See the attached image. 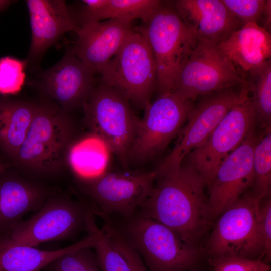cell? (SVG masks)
Wrapping results in <instances>:
<instances>
[{"instance_id":"37","label":"cell","mask_w":271,"mask_h":271,"mask_svg":"<svg viewBox=\"0 0 271 271\" xmlns=\"http://www.w3.org/2000/svg\"><path fill=\"white\" fill-rule=\"evenodd\" d=\"M185 271H203V270H197V269H196L195 268H192V269L186 270Z\"/></svg>"},{"instance_id":"5","label":"cell","mask_w":271,"mask_h":271,"mask_svg":"<svg viewBox=\"0 0 271 271\" xmlns=\"http://www.w3.org/2000/svg\"><path fill=\"white\" fill-rule=\"evenodd\" d=\"M260 200L253 192H246L214 221L204 251L208 260L235 256L263 260Z\"/></svg>"},{"instance_id":"15","label":"cell","mask_w":271,"mask_h":271,"mask_svg":"<svg viewBox=\"0 0 271 271\" xmlns=\"http://www.w3.org/2000/svg\"><path fill=\"white\" fill-rule=\"evenodd\" d=\"M39 87L64 112L83 107L95 88L94 75L67 49L62 59L40 73Z\"/></svg>"},{"instance_id":"28","label":"cell","mask_w":271,"mask_h":271,"mask_svg":"<svg viewBox=\"0 0 271 271\" xmlns=\"http://www.w3.org/2000/svg\"><path fill=\"white\" fill-rule=\"evenodd\" d=\"M27 64V59L21 60L11 56L0 58V94H15L21 90Z\"/></svg>"},{"instance_id":"30","label":"cell","mask_w":271,"mask_h":271,"mask_svg":"<svg viewBox=\"0 0 271 271\" xmlns=\"http://www.w3.org/2000/svg\"><path fill=\"white\" fill-rule=\"evenodd\" d=\"M229 12L242 24L258 23L266 0H221Z\"/></svg>"},{"instance_id":"22","label":"cell","mask_w":271,"mask_h":271,"mask_svg":"<svg viewBox=\"0 0 271 271\" xmlns=\"http://www.w3.org/2000/svg\"><path fill=\"white\" fill-rule=\"evenodd\" d=\"M35 107L36 103L0 97V151L10 161L25 139Z\"/></svg>"},{"instance_id":"20","label":"cell","mask_w":271,"mask_h":271,"mask_svg":"<svg viewBox=\"0 0 271 271\" xmlns=\"http://www.w3.org/2000/svg\"><path fill=\"white\" fill-rule=\"evenodd\" d=\"M242 77L271 57L270 33L256 23L244 24L217 44Z\"/></svg>"},{"instance_id":"33","label":"cell","mask_w":271,"mask_h":271,"mask_svg":"<svg viewBox=\"0 0 271 271\" xmlns=\"http://www.w3.org/2000/svg\"><path fill=\"white\" fill-rule=\"evenodd\" d=\"M111 240L128 261L131 271H149L140 255L120 233L116 232Z\"/></svg>"},{"instance_id":"9","label":"cell","mask_w":271,"mask_h":271,"mask_svg":"<svg viewBox=\"0 0 271 271\" xmlns=\"http://www.w3.org/2000/svg\"><path fill=\"white\" fill-rule=\"evenodd\" d=\"M241 87L238 102L206 141L183 160L204 179L207 186L221 163L254 130L256 115L249 91L245 84Z\"/></svg>"},{"instance_id":"29","label":"cell","mask_w":271,"mask_h":271,"mask_svg":"<svg viewBox=\"0 0 271 271\" xmlns=\"http://www.w3.org/2000/svg\"><path fill=\"white\" fill-rule=\"evenodd\" d=\"M101 230V236L93 248L101 271H131L126 258Z\"/></svg>"},{"instance_id":"1","label":"cell","mask_w":271,"mask_h":271,"mask_svg":"<svg viewBox=\"0 0 271 271\" xmlns=\"http://www.w3.org/2000/svg\"><path fill=\"white\" fill-rule=\"evenodd\" d=\"M155 170L152 190L139 215L162 223L201 250L202 240L212 224L205 193L206 182L184 163L176 168Z\"/></svg>"},{"instance_id":"31","label":"cell","mask_w":271,"mask_h":271,"mask_svg":"<svg viewBox=\"0 0 271 271\" xmlns=\"http://www.w3.org/2000/svg\"><path fill=\"white\" fill-rule=\"evenodd\" d=\"M213 271H270L269 263L261 259L228 256L209 259Z\"/></svg>"},{"instance_id":"23","label":"cell","mask_w":271,"mask_h":271,"mask_svg":"<svg viewBox=\"0 0 271 271\" xmlns=\"http://www.w3.org/2000/svg\"><path fill=\"white\" fill-rule=\"evenodd\" d=\"M85 239L55 250H41L20 244L7 232L0 234V271H41L61 255L82 244Z\"/></svg>"},{"instance_id":"4","label":"cell","mask_w":271,"mask_h":271,"mask_svg":"<svg viewBox=\"0 0 271 271\" xmlns=\"http://www.w3.org/2000/svg\"><path fill=\"white\" fill-rule=\"evenodd\" d=\"M125 220L118 229L149 271H185L201 260V250L157 220L139 214Z\"/></svg>"},{"instance_id":"27","label":"cell","mask_w":271,"mask_h":271,"mask_svg":"<svg viewBox=\"0 0 271 271\" xmlns=\"http://www.w3.org/2000/svg\"><path fill=\"white\" fill-rule=\"evenodd\" d=\"M253 193L260 199L270 197L271 190V129L264 131L254 149Z\"/></svg>"},{"instance_id":"18","label":"cell","mask_w":271,"mask_h":271,"mask_svg":"<svg viewBox=\"0 0 271 271\" xmlns=\"http://www.w3.org/2000/svg\"><path fill=\"white\" fill-rule=\"evenodd\" d=\"M8 169L0 176V234L12 229L26 214L39 210L53 194L43 184Z\"/></svg>"},{"instance_id":"6","label":"cell","mask_w":271,"mask_h":271,"mask_svg":"<svg viewBox=\"0 0 271 271\" xmlns=\"http://www.w3.org/2000/svg\"><path fill=\"white\" fill-rule=\"evenodd\" d=\"M99 74L100 82L144 109L150 103L152 94L157 89L153 53L145 38L133 28Z\"/></svg>"},{"instance_id":"3","label":"cell","mask_w":271,"mask_h":271,"mask_svg":"<svg viewBox=\"0 0 271 271\" xmlns=\"http://www.w3.org/2000/svg\"><path fill=\"white\" fill-rule=\"evenodd\" d=\"M153 53L159 93L172 92L178 76L199 38L184 24L171 2H163L151 19L133 27Z\"/></svg>"},{"instance_id":"21","label":"cell","mask_w":271,"mask_h":271,"mask_svg":"<svg viewBox=\"0 0 271 271\" xmlns=\"http://www.w3.org/2000/svg\"><path fill=\"white\" fill-rule=\"evenodd\" d=\"M110 153L105 143L91 132L73 139L67 151L66 164L81 184L88 182L107 171Z\"/></svg>"},{"instance_id":"25","label":"cell","mask_w":271,"mask_h":271,"mask_svg":"<svg viewBox=\"0 0 271 271\" xmlns=\"http://www.w3.org/2000/svg\"><path fill=\"white\" fill-rule=\"evenodd\" d=\"M101 235V229L97 228L82 244L53 260L43 271H101L92 250Z\"/></svg>"},{"instance_id":"7","label":"cell","mask_w":271,"mask_h":271,"mask_svg":"<svg viewBox=\"0 0 271 271\" xmlns=\"http://www.w3.org/2000/svg\"><path fill=\"white\" fill-rule=\"evenodd\" d=\"M35 212L6 232L20 244L35 247L71 239L82 231L88 233L95 223L90 205L53 194Z\"/></svg>"},{"instance_id":"13","label":"cell","mask_w":271,"mask_h":271,"mask_svg":"<svg viewBox=\"0 0 271 271\" xmlns=\"http://www.w3.org/2000/svg\"><path fill=\"white\" fill-rule=\"evenodd\" d=\"M193 106L186 123L178 134L173 149L157 168L162 171L180 166L185 156L202 145L225 115L238 102L240 92L232 88L220 90L204 96Z\"/></svg>"},{"instance_id":"2","label":"cell","mask_w":271,"mask_h":271,"mask_svg":"<svg viewBox=\"0 0 271 271\" xmlns=\"http://www.w3.org/2000/svg\"><path fill=\"white\" fill-rule=\"evenodd\" d=\"M74 132L69 113L56 104L36 103L25 139L10 163L30 179L54 176L66 165V155Z\"/></svg>"},{"instance_id":"16","label":"cell","mask_w":271,"mask_h":271,"mask_svg":"<svg viewBox=\"0 0 271 271\" xmlns=\"http://www.w3.org/2000/svg\"><path fill=\"white\" fill-rule=\"evenodd\" d=\"M133 22L110 19L84 23L76 32L77 39L69 49L93 75L100 74L133 30Z\"/></svg>"},{"instance_id":"24","label":"cell","mask_w":271,"mask_h":271,"mask_svg":"<svg viewBox=\"0 0 271 271\" xmlns=\"http://www.w3.org/2000/svg\"><path fill=\"white\" fill-rule=\"evenodd\" d=\"M243 79L251 94L256 123L264 131L271 129L270 59L246 73Z\"/></svg>"},{"instance_id":"8","label":"cell","mask_w":271,"mask_h":271,"mask_svg":"<svg viewBox=\"0 0 271 271\" xmlns=\"http://www.w3.org/2000/svg\"><path fill=\"white\" fill-rule=\"evenodd\" d=\"M84 120L127 166L140 119L119 92L100 82L83 106Z\"/></svg>"},{"instance_id":"32","label":"cell","mask_w":271,"mask_h":271,"mask_svg":"<svg viewBox=\"0 0 271 271\" xmlns=\"http://www.w3.org/2000/svg\"><path fill=\"white\" fill-rule=\"evenodd\" d=\"M258 225L263 246V260L268 263L271 258V198L261 199L258 208Z\"/></svg>"},{"instance_id":"35","label":"cell","mask_w":271,"mask_h":271,"mask_svg":"<svg viewBox=\"0 0 271 271\" xmlns=\"http://www.w3.org/2000/svg\"><path fill=\"white\" fill-rule=\"evenodd\" d=\"M11 167L12 165L9 162H5L0 159V176Z\"/></svg>"},{"instance_id":"17","label":"cell","mask_w":271,"mask_h":271,"mask_svg":"<svg viewBox=\"0 0 271 271\" xmlns=\"http://www.w3.org/2000/svg\"><path fill=\"white\" fill-rule=\"evenodd\" d=\"M31 41L27 59L33 65L65 33L76 32L79 26L64 0H27Z\"/></svg>"},{"instance_id":"19","label":"cell","mask_w":271,"mask_h":271,"mask_svg":"<svg viewBox=\"0 0 271 271\" xmlns=\"http://www.w3.org/2000/svg\"><path fill=\"white\" fill-rule=\"evenodd\" d=\"M171 3L184 24L198 38L217 44L244 25L221 0H177Z\"/></svg>"},{"instance_id":"14","label":"cell","mask_w":271,"mask_h":271,"mask_svg":"<svg viewBox=\"0 0 271 271\" xmlns=\"http://www.w3.org/2000/svg\"><path fill=\"white\" fill-rule=\"evenodd\" d=\"M263 132L254 130L221 163L207 186L208 214L212 223L253 186L254 149Z\"/></svg>"},{"instance_id":"10","label":"cell","mask_w":271,"mask_h":271,"mask_svg":"<svg viewBox=\"0 0 271 271\" xmlns=\"http://www.w3.org/2000/svg\"><path fill=\"white\" fill-rule=\"evenodd\" d=\"M243 79L217 44L199 38L171 92L193 101L217 91L243 84Z\"/></svg>"},{"instance_id":"11","label":"cell","mask_w":271,"mask_h":271,"mask_svg":"<svg viewBox=\"0 0 271 271\" xmlns=\"http://www.w3.org/2000/svg\"><path fill=\"white\" fill-rule=\"evenodd\" d=\"M193 101L171 92L160 93L144 109L129 153V161H144L158 155L178 135Z\"/></svg>"},{"instance_id":"12","label":"cell","mask_w":271,"mask_h":271,"mask_svg":"<svg viewBox=\"0 0 271 271\" xmlns=\"http://www.w3.org/2000/svg\"><path fill=\"white\" fill-rule=\"evenodd\" d=\"M157 175L151 172L108 171L82 183L95 214H116L128 219L150 195Z\"/></svg>"},{"instance_id":"36","label":"cell","mask_w":271,"mask_h":271,"mask_svg":"<svg viewBox=\"0 0 271 271\" xmlns=\"http://www.w3.org/2000/svg\"><path fill=\"white\" fill-rule=\"evenodd\" d=\"M14 2L10 0H0V12Z\"/></svg>"},{"instance_id":"26","label":"cell","mask_w":271,"mask_h":271,"mask_svg":"<svg viewBox=\"0 0 271 271\" xmlns=\"http://www.w3.org/2000/svg\"><path fill=\"white\" fill-rule=\"evenodd\" d=\"M159 0H105L99 16V21L110 19L133 21L141 19L147 23L162 4Z\"/></svg>"},{"instance_id":"34","label":"cell","mask_w":271,"mask_h":271,"mask_svg":"<svg viewBox=\"0 0 271 271\" xmlns=\"http://www.w3.org/2000/svg\"><path fill=\"white\" fill-rule=\"evenodd\" d=\"M262 18L263 26L262 27L269 32L270 29L271 22V1L266 0L265 4L262 12L260 19ZM259 19V20H260Z\"/></svg>"}]
</instances>
